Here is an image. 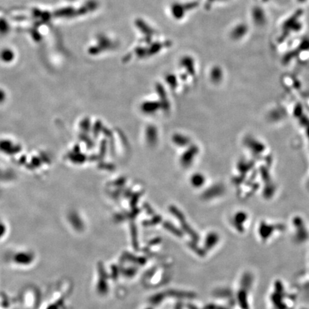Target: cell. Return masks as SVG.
Wrapping results in <instances>:
<instances>
[{
	"instance_id": "cell-2",
	"label": "cell",
	"mask_w": 309,
	"mask_h": 309,
	"mask_svg": "<svg viewBox=\"0 0 309 309\" xmlns=\"http://www.w3.org/2000/svg\"><path fill=\"white\" fill-rule=\"evenodd\" d=\"M9 31V25L7 21L4 20H0V34H6Z\"/></svg>"
},
{
	"instance_id": "cell-1",
	"label": "cell",
	"mask_w": 309,
	"mask_h": 309,
	"mask_svg": "<svg viewBox=\"0 0 309 309\" xmlns=\"http://www.w3.org/2000/svg\"><path fill=\"white\" fill-rule=\"evenodd\" d=\"M15 55L14 52L9 48H5L0 52V59L4 63H10L14 60Z\"/></svg>"
}]
</instances>
